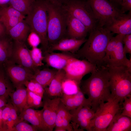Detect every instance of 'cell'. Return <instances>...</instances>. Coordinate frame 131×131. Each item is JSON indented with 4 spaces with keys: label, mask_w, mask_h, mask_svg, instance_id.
Listing matches in <instances>:
<instances>
[{
    "label": "cell",
    "mask_w": 131,
    "mask_h": 131,
    "mask_svg": "<svg viewBox=\"0 0 131 131\" xmlns=\"http://www.w3.org/2000/svg\"><path fill=\"white\" fill-rule=\"evenodd\" d=\"M88 79L81 80V90L88 97L92 109L95 112L100 105L111 98L108 68L103 65L96 66Z\"/></svg>",
    "instance_id": "obj_1"
},
{
    "label": "cell",
    "mask_w": 131,
    "mask_h": 131,
    "mask_svg": "<svg viewBox=\"0 0 131 131\" xmlns=\"http://www.w3.org/2000/svg\"><path fill=\"white\" fill-rule=\"evenodd\" d=\"M89 33L83 46L73 54L74 56L96 66L103 65L106 47L114 33L105 27L98 25Z\"/></svg>",
    "instance_id": "obj_2"
},
{
    "label": "cell",
    "mask_w": 131,
    "mask_h": 131,
    "mask_svg": "<svg viewBox=\"0 0 131 131\" xmlns=\"http://www.w3.org/2000/svg\"><path fill=\"white\" fill-rule=\"evenodd\" d=\"M46 0L48 18L47 34L49 48L61 39L67 37V13L61 2L53 0Z\"/></svg>",
    "instance_id": "obj_3"
},
{
    "label": "cell",
    "mask_w": 131,
    "mask_h": 131,
    "mask_svg": "<svg viewBox=\"0 0 131 131\" xmlns=\"http://www.w3.org/2000/svg\"><path fill=\"white\" fill-rule=\"evenodd\" d=\"M48 15L46 0H33L29 10L24 19L31 31L36 33L41 40L42 53L49 48L47 38Z\"/></svg>",
    "instance_id": "obj_4"
},
{
    "label": "cell",
    "mask_w": 131,
    "mask_h": 131,
    "mask_svg": "<svg viewBox=\"0 0 131 131\" xmlns=\"http://www.w3.org/2000/svg\"><path fill=\"white\" fill-rule=\"evenodd\" d=\"M107 67L111 98L122 104L125 98L131 97V71L125 66Z\"/></svg>",
    "instance_id": "obj_5"
},
{
    "label": "cell",
    "mask_w": 131,
    "mask_h": 131,
    "mask_svg": "<svg viewBox=\"0 0 131 131\" xmlns=\"http://www.w3.org/2000/svg\"><path fill=\"white\" fill-rule=\"evenodd\" d=\"M122 107L119 100L111 98L101 104L91 121V131H106L115 115L122 111Z\"/></svg>",
    "instance_id": "obj_6"
},
{
    "label": "cell",
    "mask_w": 131,
    "mask_h": 131,
    "mask_svg": "<svg viewBox=\"0 0 131 131\" xmlns=\"http://www.w3.org/2000/svg\"><path fill=\"white\" fill-rule=\"evenodd\" d=\"M63 5L67 13L81 21L87 28L89 33L98 25L92 10L87 1L67 0Z\"/></svg>",
    "instance_id": "obj_7"
},
{
    "label": "cell",
    "mask_w": 131,
    "mask_h": 131,
    "mask_svg": "<svg viewBox=\"0 0 131 131\" xmlns=\"http://www.w3.org/2000/svg\"><path fill=\"white\" fill-rule=\"evenodd\" d=\"M124 36L119 40L116 36L111 38L106 48L103 65L107 67L125 66L131 71V57L130 59H128L123 50V40Z\"/></svg>",
    "instance_id": "obj_8"
},
{
    "label": "cell",
    "mask_w": 131,
    "mask_h": 131,
    "mask_svg": "<svg viewBox=\"0 0 131 131\" xmlns=\"http://www.w3.org/2000/svg\"><path fill=\"white\" fill-rule=\"evenodd\" d=\"M98 23L105 27L124 13L109 0H87Z\"/></svg>",
    "instance_id": "obj_9"
},
{
    "label": "cell",
    "mask_w": 131,
    "mask_h": 131,
    "mask_svg": "<svg viewBox=\"0 0 131 131\" xmlns=\"http://www.w3.org/2000/svg\"><path fill=\"white\" fill-rule=\"evenodd\" d=\"M96 66L85 59L80 60L73 56L69 59L63 69L66 78L80 84L83 77L92 72Z\"/></svg>",
    "instance_id": "obj_10"
},
{
    "label": "cell",
    "mask_w": 131,
    "mask_h": 131,
    "mask_svg": "<svg viewBox=\"0 0 131 131\" xmlns=\"http://www.w3.org/2000/svg\"><path fill=\"white\" fill-rule=\"evenodd\" d=\"M69 112L72 115L71 124L73 131H91L90 122L95 112L90 106H82Z\"/></svg>",
    "instance_id": "obj_11"
},
{
    "label": "cell",
    "mask_w": 131,
    "mask_h": 131,
    "mask_svg": "<svg viewBox=\"0 0 131 131\" xmlns=\"http://www.w3.org/2000/svg\"><path fill=\"white\" fill-rule=\"evenodd\" d=\"M2 65L14 87L15 88L24 85L26 81L32 79L33 74L32 72L11 60Z\"/></svg>",
    "instance_id": "obj_12"
},
{
    "label": "cell",
    "mask_w": 131,
    "mask_h": 131,
    "mask_svg": "<svg viewBox=\"0 0 131 131\" xmlns=\"http://www.w3.org/2000/svg\"><path fill=\"white\" fill-rule=\"evenodd\" d=\"M10 60L28 69L33 74L38 69L34 66L29 49L25 43L13 40L12 53Z\"/></svg>",
    "instance_id": "obj_13"
},
{
    "label": "cell",
    "mask_w": 131,
    "mask_h": 131,
    "mask_svg": "<svg viewBox=\"0 0 131 131\" xmlns=\"http://www.w3.org/2000/svg\"><path fill=\"white\" fill-rule=\"evenodd\" d=\"M43 107L41 110L43 121L47 131H52L58 107L61 100L59 97L50 98L45 94L43 98Z\"/></svg>",
    "instance_id": "obj_14"
},
{
    "label": "cell",
    "mask_w": 131,
    "mask_h": 131,
    "mask_svg": "<svg viewBox=\"0 0 131 131\" xmlns=\"http://www.w3.org/2000/svg\"><path fill=\"white\" fill-rule=\"evenodd\" d=\"M87 40L85 38L77 39L65 38L49 47L45 52L59 51L64 52H71L73 54L80 49L81 45L85 42Z\"/></svg>",
    "instance_id": "obj_15"
},
{
    "label": "cell",
    "mask_w": 131,
    "mask_h": 131,
    "mask_svg": "<svg viewBox=\"0 0 131 131\" xmlns=\"http://www.w3.org/2000/svg\"><path fill=\"white\" fill-rule=\"evenodd\" d=\"M105 27L114 34H131V11L127 14L124 13Z\"/></svg>",
    "instance_id": "obj_16"
},
{
    "label": "cell",
    "mask_w": 131,
    "mask_h": 131,
    "mask_svg": "<svg viewBox=\"0 0 131 131\" xmlns=\"http://www.w3.org/2000/svg\"><path fill=\"white\" fill-rule=\"evenodd\" d=\"M43 61L47 65L57 70L63 69L73 55L66 53L45 52L43 54Z\"/></svg>",
    "instance_id": "obj_17"
},
{
    "label": "cell",
    "mask_w": 131,
    "mask_h": 131,
    "mask_svg": "<svg viewBox=\"0 0 131 131\" xmlns=\"http://www.w3.org/2000/svg\"><path fill=\"white\" fill-rule=\"evenodd\" d=\"M67 26L68 38L77 39L85 38L89 32L87 28L81 21L67 13Z\"/></svg>",
    "instance_id": "obj_18"
},
{
    "label": "cell",
    "mask_w": 131,
    "mask_h": 131,
    "mask_svg": "<svg viewBox=\"0 0 131 131\" xmlns=\"http://www.w3.org/2000/svg\"><path fill=\"white\" fill-rule=\"evenodd\" d=\"M61 102L69 110H73L82 106L90 105V102L80 89L76 93L72 95L63 94L60 98Z\"/></svg>",
    "instance_id": "obj_19"
},
{
    "label": "cell",
    "mask_w": 131,
    "mask_h": 131,
    "mask_svg": "<svg viewBox=\"0 0 131 131\" xmlns=\"http://www.w3.org/2000/svg\"><path fill=\"white\" fill-rule=\"evenodd\" d=\"M19 117L30 123L38 131H47L43 119L41 110H36L31 108H27L20 113Z\"/></svg>",
    "instance_id": "obj_20"
},
{
    "label": "cell",
    "mask_w": 131,
    "mask_h": 131,
    "mask_svg": "<svg viewBox=\"0 0 131 131\" xmlns=\"http://www.w3.org/2000/svg\"><path fill=\"white\" fill-rule=\"evenodd\" d=\"M66 77L65 73L62 69L58 70L48 87L44 88V93L50 98H60L63 94L62 84Z\"/></svg>",
    "instance_id": "obj_21"
},
{
    "label": "cell",
    "mask_w": 131,
    "mask_h": 131,
    "mask_svg": "<svg viewBox=\"0 0 131 131\" xmlns=\"http://www.w3.org/2000/svg\"><path fill=\"white\" fill-rule=\"evenodd\" d=\"M16 88V90L10 93L9 96L15 109L17 112L20 113L28 108L27 102V90L24 85Z\"/></svg>",
    "instance_id": "obj_22"
},
{
    "label": "cell",
    "mask_w": 131,
    "mask_h": 131,
    "mask_svg": "<svg viewBox=\"0 0 131 131\" xmlns=\"http://www.w3.org/2000/svg\"><path fill=\"white\" fill-rule=\"evenodd\" d=\"M72 116L69 111L61 101L57 113L54 128H62L66 131H73L71 124Z\"/></svg>",
    "instance_id": "obj_23"
},
{
    "label": "cell",
    "mask_w": 131,
    "mask_h": 131,
    "mask_svg": "<svg viewBox=\"0 0 131 131\" xmlns=\"http://www.w3.org/2000/svg\"><path fill=\"white\" fill-rule=\"evenodd\" d=\"M121 111L115 115L106 131H131V118L121 114Z\"/></svg>",
    "instance_id": "obj_24"
},
{
    "label": "cell",
    "mask_w": 131,
    "mask_h": 131,
    "mask_svg": "<svg viewBox=\"0 0 131 131\" xmlns=\"http://www.w3.org/2000/svg\"><path fill=\"white\" fill-rule=\"evenodd\" d=\"M30 32V27L24 19L6 32L13 40L25 43Z\"/></svg>",
    "instance_id": "obj_25"
},
{
    "label": "cell",
    "mask_w": 131,
    "mask_h": 131,
    "mask_svg": "<svg viewBox=\"0 0 131 131\" xmlns=\"http://www.w3.org/2000/svg\"><path fill=\"white\" fill-rule=\"evenodd\" d=\"M13 43V40L6 32L0 37V64L10 60Z\"/></svg>",
    "instance_id": "obj_26"
},
{
    "label": "cell",
    "mask_w": 131,
    "mask_h": 131,
    "mask_svg": "<svg viewBox=\"0 0 131 131\" xmlns=\"http://www.w3.org/2000/svg\"><path fill=\"white\" fill-rule=\"evenodd\" d=\"M58 70L48 68L38 69L33 74V79L44 88L49 86Z\"/></svg>",
    "instance_id": "obj_27"
},
{
    "label": "cell",
    "mask_w": 131,
    "mask_h": 131,
    "mask_svg": "<svg viewBox=\"0 0 131 131\" xmlns=\"http://www.w3.org/2000/svg\"><path fill=\"white\" fill-rule=\"evenodd\" d=\"M13 84L6 73L2 64H0V96H9L14 90Z\"/></svg>",
    "instance_id": "obj_28"
},
{
    "label": "cell",
    "mask_w": 131,
    "mask_h": 131,
    "mask_svg": "<svg viewBox=\"0 0 131 131\" xmlns=\"http://www.w3.org/2000/svg\"><path fill=\"white\" fill-rule=\"evenodd\" d=\"M62 88L63 94L67 95L75 94L81 89L80 84L66 77L63 82Z\"/></svg>",
    "instance_id": "obj_29"
},
{
    "label": "cell",
    "mask_w": 131,
    "mask_h": 131,
    "mask_svg": "<svg viewBox=\"0 0 131 131\" xmlns=\"http://www.w3.org/2000/svg\"><path fill=\"white\" fill-rule=\"evenodd\" d=\"M25 16L9 5L0 7V20L18 17L25 19Z\"/></svg>",
    "instance_id": "obj_30"
},
{
    "label": "cell",
    "mask_w": 131,
    "mask_h": 131,
    "mask_svg": "<svg viewBox=\"0 0 131 131\" xmlns=\"http://www.w3.org/2000/svg\"><path fill=\"white\" fill-rule=\"evenodd\" d=\"M32 0H10L9 5L25 16L29 10Z\"/></svg>",
    "instance_id": "obj_31"
},
{
    "label": "cell",
    "mask_w": 131,
    "mask_h": 131,
    "mask_svg": "<svg viewBox=\"0 0 131 131\" xmlns=\"http://www.w3.org/2000/svg\"><path fill=\"white\" fill-rule=\"evenodd\" d=\"M27 102L28 108H37L42 107V98L27 89Z\"/></svg>",
    "instance_id": "obj_32"
},
{
    "label": "cell",
    "mask_w": 131,
    "mask_h": 131,
    "mask_svg": "<svg viewBox=\"0 0 131 131\" xmlns=\"http://www.w3.org/2000/svg\"><path fill=\"white\" fill-rule=\"evenodd\" d=\"M24 85L27 90L43 98L45 92L44 89L34 79H32L26 81Z\"/></svg>",
    "instance_id": "obj_33"
},
{
    "label": "cell",
    "mask_w": 131,
    "mask_h": 131,
    "mask_svg": "<svg viewBox=\"0 0 131 131\" xmlns=\"http://www.w3.org/2000/svg\"><path fill=\"white\" fill-rule=\"evenodd\" d=\"M31 56L34 66L38 68L44 65L43 57L41 49L37 47L32 48L29 50Z\"/></svg>",
    "instance_id": "obj_34"
},
{
    "label": "cell",
    "mask_w": 131,
    "mask_h": 131,
    "mask_svg": "<svg viewBox=\"0 0 131 131\" xmlns=\"http://www.w3.org/2000/svg\"><path fill=\"white\" fill-rule=\"evenodd\" d=\"M22 120L16 124L10 131H37V129L32 125H30Z\"/></svg>",
    "instance_id": "obj_35"
},
{
    "label": "cell",
    "mask_w": 131,
    "mask_h": 131,
    "mask_svg": "<svg viewBox=\"0 0 131 131\" xmlns=\"http://www.w3.org/2000/svg\"><path fill=\"white\" fill-rule=\"evenodd\" d=\"M122 105L121 114L131 118V97L125 98Z\"/></svg>",
    "instance_id": "obj_36"
},
{
    "label": "cell",
    "mask_w": 131,
    "mask_h": 131,
    "mask_svg": "<svg viewBox=\"0 0 131 131\" xmlns=\"http://www.w3.org/2000/svg\"><path fill=\"white\" fill-rule=\"evenodd\" d=\"M24 19L21 18L15 17L1 19L0 21L3 25L7 31Z\"/></svg>",
    "instance_id": "obj_37"
},
{
    "label": "cell",
    "mask_w": 131,
    "mask_h": 131,
    "mask_svg": "<svg viewBox=\"0 0 131 131\" xmlns=\"http://www.w3.org/2000/svg\"><path fill=\"white\" fill-rule=\"evenodd\" d=\"M27 40L32 48L37 47L41 43V40L39 36L33 31L30 32Z\"/></svg>",
    "instance_id": "obj_38"
},
{
    "label": "cell",
    "mask_w": 131,
    "mask_h": 131,
    "mask_svg": "<svg viewBox=\"0 0 131 131\" xmlns=\"http://www.w3.org/2000/svg\"><path fill=\"white\" fill-rule=\"evenodd\" d=\"M11 103V102H9L8 101L7 104L3 108L2 117L3 131H7L6 123L8 119L10 117L9 113Z\"/></svg>",
    "instance_id": "obj_39"
},
{
    "label": "cell",
    "mask_w": 131,
    "mask_h": 131,
    "mask_svg": "<svg viewBox=\"0 0 131 131\" xmlns=\"http://www.w3.org/2000/svg\"><path fill=\"white\" fill-rule=\"evenodd\" d=\"M124 44L123 49L125 53L131 54V34L125 35L123 40Z\"/></svg>",
    "instance_id": "obj_40"
},
{
    "label": "cell",
    "mask_w": 131,
    "mask_h": 131,
    "mask_svg": "<svg viewBox=\"0 0 131 131\" xmlns=\"http://www.w3.org/2000/svg\"><path fill=\"white\" fill-rule=\"evenodd\" d=\"M9 116L13 121L14 125L22 119H20L17 115V111L15 109L11 102L10 111Z\"/></svg>",
    "instance_id": "obj_41"
},
{
    "label": "cell",
    "mask_w": 131,
    "mask_h": 131,
    "mask_svg": "<svg viewBox=\"0 0 131 131\" xmlns=\"http://www.w3.org/2000/svg\"><path fill=\"white\" fill-rule=\"evenodd\" d=\"M121 6V8L120 10L123 13L131 11V0H124Z\"/></svg>",
    "instance_id": "obj_42"
},
{
    "label": "cell",
    "mask_w": 131,
    "mask_h": 131,
    "mask_svg": "<svg viewBox=\"0 0 131 131\" xmlns=\"http://www.w3.org/2000/svg\"><path fill=\"white\" fill-rule=\"evenodd\" d=\"M9 96L3 95L0 96V108L5 106L8 101Z\"/></svg>",
    "instance_id": "obj_43"
},
{
    "label": "cell",
    "mask_w": 131,
    "mask_h": 131,
    "mask_svg": "<svg viewBox=\"0 0 131 131\" xmlns=\"http://www.w3.org/2000/svg\"><path fill=\"white\" fill-rule=\"evenodd\" d=\"M6 33V30L3 25L0 21V37Z\"/></svg>",
    "instance_id": "obj_44"
},
{
    "label": "cell",
    "mask_w": 131,
    "mask_h": 131,
    "mask_svg": "<svg viewBox=\"0 0 131 131\" xmlns=\"http://www.w3.org/2000/svg\"><path fill=\"white\" fill-rule=\"evenodd\" d=\"M10 0H0V7L7 6L9 5Z\"/></svg>",
    "instance_id": "obj_45"
},
{
    "label": "cell",
    "mask_w": 131,
    "mask_h": 131,
    "mask_svg": "<svg viewBox=\"0 0 131 131\" xmlns=\"http://www.w3.org/2000/svg\"><path fill=\"white\" fill-rule=\"evenodd\" d=\"M3 107L0 108V126L2 129L3 131L2 117V111Z\"/></svg>",
    "instance_id": "obj_46"
},
{
    "label": "cell",
    "mask_w": 131,
    "mask_h": 131,
    "mask_svg": "<svg viewBox=\"0 0 131 131\" xmlns=\"http://www.w3.org/2000/svg\"><path fill=\"white\" fill-rule=\"evenodd\" d=\"M115 5V4L120 5L121 4L124 0H109Z\"/></svg>",
    "instance_id": "obj_47"
},
{
    "label": "cell",
    "mask_w": 131,
    "mask_h": 131,
    "mask_svg": "<svg viewBox=\"0 0 131 131\" xmlns=\"http://www.w3.org/2000/svg\"><path fill=\"white\" fill-rule=\"evenodd\" d=\"M0 131H3L2 129L0 126Z\"/></svg>",
    "instance_id": "obj_48"
},
{
    "label": "cell",
    "mask_w": 131,
    "mask_h": 131,
    "mask_svg": "<svg viewBox=\"0 0 131 131\" xmlns=\"http://www.w3.org/2000/svg\"><path fill=\"white\" fill-rule=\"evenodd\" d=\"M53 0L57 1H59L61 2V1H62V0Z\"/></svg>",
    "instance_id": "obj_49"
},
{
    "label": "cell",
    "mask_w": 131,
    "mask_h": 131,
    "mask_svg": "<svg viewBox=\"0 0 131 131\" xmlns=\"http://www.w3.org/2000/svg\"></svg>",
    "instance_id": "obj_50"
}]
</instances>
